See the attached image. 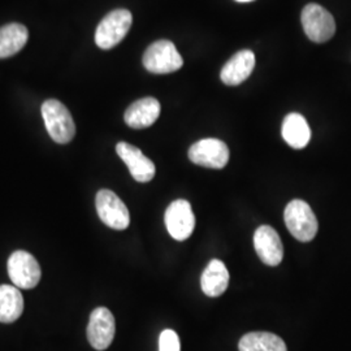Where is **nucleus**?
Returning a JSON list of instances; mask_svg holds the SVG:
<instances>
[{"label": "nucleus", "instance_id": "1a4fd4ad", "mask_svg": "<svg viewBox=\"0 0 351 351\" xmlns=\"http://www.w3.org/2000/svg\"><path fill=\"white\" fill-rule=\"evenodd\" d=\"M164 220L168 233L177 241L188 239L195 228V216L191 204L185 199L172 202L165 211Z\"/></svg>", "mask_w": 351, "mask_h": 351}, {"label": "nucleus", "instance_id": "f3484780", "mask_svg": "<svg viewBox=\"0 0 351 351\" xmlns=\"http://www.w3.org/2000/svg\"><path fill=\"white\" fill-rule=\"evenodd\" d=\"M24 311V298L19 288L0 285V323L16 322Z\"/></svg>", "mask_w": 351, "mask_h": 351}, {"label": "nucleus", "instance_id": "7ed1b4c3", "mask_svg": "<svg viewBox=\"0 0 351 351\" xmlns=\"http://www.w3.org/2000/svg\"><path fill=\"white\" fill-rule=\"evenodd\" d=\"M145 68L155 75L173 73L184 65L182 56L171 40H156L143 55Z\"/></svg>", "mask_w": 351, "mask_h": 351}, {"label": "nucleus", "instance_id": "6e6552de", "mask_svg": "<svg viewBox=\"0 0 351 351\" xmlns=\"http://www.w3.org/2000/svg\"><path fill=\"white\" fill-rule=\"evenodd\" d=\"M189 159L197 165L221 169L229 162V149L220 139H201L189 149Z\"/></svg>", "mask_w": 351, "mask_h": 351}, {"label": "nucleus", "instance_id": "0eeeda50", "mask_svg": "<svg viewBox=\"0 0 351 351\" xmlns=\"http://www.w3.org/2000/svg\"><path fill=\"white\" fill-rule=\"evenodd\" d=\"M8 275L16 288H36L42 272L37 259L27 251H14L8 259Z\"/></svg>", "mask_w": 351, "mask_h": 351}, {"label": "nucleus", "instance_id": "f03ea898", "mask_svg": "<svg viewBox=\"0 0 351 351\" xmlns=\"http://www.w3.org/2000/svg\"><path fill=\"white\" fill-rule=\"evenodd\" d=\"M284 217L289 232L294 239L301 242H310L315 239L319 224L308 203L301 199L290 202L285 208Z\"/></svg>", "mask_w": 351, "mask_h": 351}, {"label": "nucleus", "instance_id": "6ab92c4d", "mask_svg": "<svg viewBox=\"0 0 351 351\" xmlns=\"http://www.w3.org/2000/svg\"><path fill=\"white\" fill-rule=\"evenodd\" d=\"M239 351H288L285 342L274 333L251 332L239 339Z\"/></svg>", "mask_w": 351, "mask_h": 351}, {"label": "nucleus", "instance_id": "20e7f679", "mask_svg": "<svg viewBox=\"0 0 351 351\" xmlns=\"http://www.w3.org/2000/svg\"><path fill=\"white\" fill-rule=\"evenodd\" d=\"M133 21L128 10H114L108 13L95 32V43L101 50H111L125 38Z\"/></svg>", "mask_w": 351, "mask_h": 351}, {"label": "nucleus", "instance_id": "ddd939ff", "mask_svg": "<svg viewBox=\"0 0 351 351\" xmlns=\"http://www.w3.org/2000/svg\"><path fill=\"white\" fill-rule=\"evenodd\" d=\"M255 66V55L250 50L239 51L221 69V81L228 86H237L250 77Z\"/></svg>", "mask_w": 351, "mask_h": 351}, {"label": "nucleus", "instance_id": "423d86ee", "mask_svg": "<svg viewBox=\"0 0 351 351\" xmlns=\"http://www.w3.org/2000/svg\"><path fill=\"white\" fill-rule=\"evenodd\" d=\"M95 206L101 221L114 230H124L130 224V215L125 203L111 190H99Z\"/></svg>", "mask_w": 351, "mask_h": 351}, {"label": "nucleus", "instance_id": "f8f14e48", "mask_svg": "<svg viewBox=\"0 0 351 351\" xmlns=\"http://www.w3.org/2000/svg\"><path fill=\"white\" fill-rule=\"evenodd\" d=\"M116 152L121 158V160L128 165L130 175L138 182H150L155 176V164L151 162L147 156L138 147L120 142L116 146Z\"/></svg>", "mask_w": 351, "mask_h": 351}, {"label": "nucleus", "instance_id": "f257e3e1", "mask_svg": "<svg viewBox=\"0 0 351 351\" xmlns=\"http://www.w3.org/2000/svg\"><path fill=\"white\" fill-rule=\"evenodd\" d=\"M42 116L51 138L56 143H69L75 134L73 117L62 101L49 99L42 106Z\"/></svg>", "mask_w": 351, "mask_h": 351}, {"label": "nucleus", "instance_id": "9b49d317", "mask_svg": "<svg viewBox=\"0 0 351 351\" xmlns=\"http://www.w3.org/2000/svg\"><path fill=\"white\" fill-rule=\"evenodd\" d=\"M254 247L264 264L276 267L282 262L284 246L278 233L272 226H262L256 229L254 234Z\"/></svg>", "mask_w": 351, "mask_h": 351}, {"label": "nucleus", "instance_id": "9d476101", "mask_svg": "<svg viewBox=\"0 0 351 351\" xmlns=\"http://www.w3.org/2000/svg\"><path fill=\"white\" fill-rule=\"evenodd\" d=\"M114 317L106 307L95 308L88 320V339L95 350L103 351L110 348L114 339Z\"/></svg>", "mask_w": 351, "mask_h": 351}, {"label": "nucleus", "instance_id": "39448f33", "mask_svg": "<svg viewBox=\"0 0 351 351\" xmlns=\"http://www.w3.org/2000/svg\"><path fill=\"white\" fill-rule=\"evenodd\" d=\"M302 25L306 36L315 43L328 42L336 33V23L330 13L319 4H308L302 11Z\"/></svg>", "mask_w": 351, "mask_h": 351}, {"label": "nucleus", "instance_id": "4468645a", "mask_svg": "<svg viewBox=\"0 0 351 351\" xmlns=\"http://www.w3.org/2000/svg\"><path fill=\"white\" fill-rule=\"evenodd\" d=\"M160 114V103L155 98H143L130 104L124 114L126 125L133 129H145L152 125Z\"/></svg>", "mask_w": 351, "mask_h": 351}, {"label": "nucleus", "instance_id": "2eb2a0df", "mask_svg": "<svg viewBox=\"0 0 351 351\" xmlns=\"http://www.w3.org/2000/svg\"><path fill=\"white\" fill-rule=\"evenodd\" d=\"M229 285V272L226 264L221 261L213 259L201 277V287L207 297H220L226 293Z\"/></svg>", "mask_w": 351, "mask_h": 351}, {"label": "nucleus", "instance_id": "dca6fc26", "mask_svg": "<svg viewBox=\"0 0 351 351\" xmlns=\"http://www.w3.org/2000/svg\"><path fill=\"white\" fill-rule=\"evenodd\" d=\"M281 134L290 147L301 150L308 145L311 139V129L302 114L289 113L284 119Z\"/></svg>", "mask_w": 351, "mask_h": 351}, {"label": "nucleus", "instance_id": "412c9836", "mask_svg": "<svg viewBox=\"0 0 351 351\" xmlns=\"http://www.w3.org/2000/svg\"><path fill=\"white\" fill-rule=\"evenodd\" d=\"M236 1H239V3H249V1H252V0H236Z\"/></svg>", "mask_w": 351, "mask_h": 351}, {"label": "nucleus", "instance_id": "aec40b11", "mask_svg": "<svg viewBox=\"0 0 351 351\" xmlns=\"http://www.w3.org/2000/svg\"><path fill=\"white\" fill-rule=\"evenodd\" d=\"M159 351H181L178 335L172 329H165L159 337Z\"/></svg>", "mask_w": 351, "mask_h": 351}, {"label": "nucleus", "instance_id": "a211bd4d", "mask_svg": "<svg viewBox=\"0 0 351 351\" xmlns=\"http://www.w3.org/2000/svg\"><path fill=\"white\" fill-rule=\"evenodd\" d=\"M27 38V29L21 24L13 23L0 27V59L10 58L23 50Z\"/></svg>", "mask_w": 351, "mask_h": 351}]
</instances>
